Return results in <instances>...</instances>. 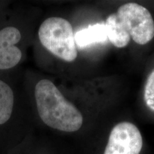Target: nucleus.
Masks as SVG:
<instances>
[{
    "mask_svg": "<svg viewBox=\"0 0 154 154\" xmlns=\"http://www.w3.org/2000/svg\"><path fill=\"white\" fill-rule=\"evenodd\" d=\"M22 35L18 29L7 26L0 31V69L5 70L17 66L22 54L16 44Z\"/></svg>",
    "mask_w": 154,
    "mask_h": 154,
    "instance_id": "nucleus-5",
    "label": "nucleus"
},
{
    "mask_svg": "<svg viewBox=\"0 0 154 154\" xmlns=\"http://www.w3.org/2000/svg\"><path fill=\"white\" fill-rule=\"evenodd\" d=\"M74 39L76 45L81 48L93 44L105 42L108 39L105 24L90 25L87 28L77 32L74 35Z\"/></svg>",
    "mask_w": 154,
    "mask_h": 154,
    "instance_id": "nucleus-6",
    "label": "nucleus"
},
{
    "mask_svg": "<svg viewBox=\"0 0 154 154\" xmlns=\"http://www.w3.org/2000/svg\"><path fill=\"white\" fill-rule=\"evenodd\" d=\"M144 100L146 104L154 111V70L148 77L144 89Z\"/></svg>",
    "mask_w": 154,
    "mask_h": 154,
    "instance_id": "nucleus-9",
    "label": "nucleus"
},
{
    "mask_svg": "<svg viewBox=\"0 0 154 154\" xmlns=\"http://www.w3.org/2000/svg\"><path fill=\"white\" fill-rule=\"evenodd\" d=\"M119 22L131 38L144 45L154 37V21L150 11L136 3H127L116 13Z\"/></svg>",
    "mask_w": 154,
    "mask_h": 154,
    "instance_id": "nucleus-3",
    "label": "nucleus"
},
{
    "mask_svg": "<svg viewBox=\"0 0 154 154\" xmlns=\"http://www.w3.org/2000/svg\"><path fill=\"white\" fill-rule=\"evenodd\" d=\"M42 45L56 57L72 62L77 57V49L72 26L66 19L50 17L44 20L38 29Z\"/></svg>",
    "mask_w": 154,
    "mask_h": 154,
    "instance_id": "nucleus-2",
    "label": "nucleus"
},
{
    "mask_svg": "<svg viewBox=\"0 0 154 154\" xmlns=\"http://www.w3.org/2000/svg\"><path fill=\"white\" fill-rule=\"evenodd\" d=\"M34 95L38 115L46 125L65 132L80 129L83 124L82 113L63 97L51 81H39L35 86Z\"/></svg>",
    "mask_w": 154,
    "mask_h": 154,
    "instance_id": "nucleus-1",
    "label": "nucleus"
},
{
    "mask_svg": "<svg viewBox=\"0 0 154 154\" xmlns=\"http://www.w3.org/2000/svg\"><path fill=\"white\" fill-rule=\"evenodd\" d=\"M14 102L12 89L7 83L0 80V125L5 124L10 119Z\"/></svg>",
    "mask_w": 154,
    "mask_h": 154,
    "instance_id": "nucleus-8",
    "label": "nucleus"
},
{
    "mask_svg": "<svg viewBox=\"0 0 154 154\" xmlns=\"http://www.w3.org/2000/svg\"><path fill=\"white\" fill-rule=\"evenodd\" d=\"M143 139L138 128L130 122L113 127L103 154H140Z\"/></svg>",
    "mask_w": 154,
    "mask_h": 154,
    "instance_id": "nucleus-4",
    "label": "nucleus"
},
{
    "mask_svg": "<svg viewBox=\"0 0 154 154\" xmlns=\"http://www.w3.org/2000/svg\"><path fill=\"white\" fill-rule=\"evenodd\" d=\"M108 38L116 47L123 48L129 43L131 36L121 26L116 13L108 17L105 23Z\"/></svg>",
    "mask_w": 154,
    "mask_h": 154,
    "instance_id": "nucleus-7",
    "label": "nucleus"
}]
</instances>
